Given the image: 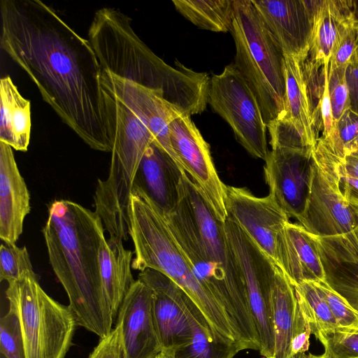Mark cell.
<instances>
[{
    "label": "cell",
    "instance_id": "6da1fadb",
    "mask_svg": "<svg viewBox=\"0 0 358 358\" xmlns=\"http://www.w3.org/2000/svg\"><path fill=\"white\" fill-rule=\"evenodd\" d=\"M0 13L1 49L88 146L111 152L101 68L89 41L39 0H1Z\"/></svg>",
    "mask_w": 358,
    "mask_h": 358
},
{
    "label": "cell",
    "instance_id": "7a4b0ae2",
    "mask_svg": "<svg viewBox=\"0 0 358 358\" xmlns=\"http://www.w3.org/2000/svg\"><path fill=\"white\" fill-rule=\"evenodd\" d=\"M162 214L197 278L226 313L238 342L245 350L259 351L245 282L223 222L186 172L180 179L176 208Z\"/></svg>",
    "mask_w": 358,
    "mask_h": 358
},
{
    "label": "cell",
    "instance_id": "3957f363",
    "mask_svg": "<svg viewBox=\"0 0 358 358\" xmlns=\"http://www.w3.org/2000/svg\"><path fill=\"white\" fill-rule=\"evenodd\" d=\"M42 233L50 264L67 294L77 324L105 338L115 320L99 271V248L105 238L101 218L74 201L56 200L48 206Z\"/></svg>",
    "mask_w": 358,
    "mask_h": 358
},
{
    "label": "cell",
    "instance_id": "277c9868",
    "mask_svg": "<svg viewBox=\"0 0 358 358\" xmlns=\"http://www.w3.org/2000/svg\"><path fill=\"white\" fill-rule=\"evenodd\" d=\"M129 219V236L134 246L131 268L140 272L151 268L166 275L186 293L217 334L238 343L226 313L197 278L162 214L144 193L134 188Z\"/></svg>",
    "mask_w": 358,
    "mask_h": 358
},
{
    "label": "cell",
    "instance_id": "5b68a950",
    "mask_svg": "<svg viewBox=\"0 0 358 358\" xmlns=\"http://www.w3.org/2000/svg\"><path fill=\"white\" fill-rule=\"evenodd\" d=\"M234 64L257 97L267 126L285 109L284 55L251 0H234Z\"/></svg>",
    "mask_w": 358,
    "mask_h": 358
},
{
    "label": "cell",
    "instance_id": "8992f818",
    "mask_svg": "<svg viewBox=\"0 0 358 358\" xmlns=\"http://www.w3.org/2000/svg\"><path fill=\"white\" fill-rule=\"evenodd\" d=\"M88 39L101 69L152 90L168 82L170 66L142 41L132 29L131 19L120 10H96Z\"/></svg>",
    "mask_w": 358,
    "mask_h": 358
},
{
    "label": "cell",
    "instance_id": "52a82bcc",
    "mask_svg": "<svg viewBox=\"0 0 358 358\" xmlns=\"http://www.w3.org/2000/svg\"><path fill=\"white\" fill-rule=\"evenodd\" d=\"M8 285L6 296L20 321L26 358H64L78 325L70 307L50 297L34 272Z\"/></svg>",
    "mask_w": 358,
    "mask_h": 358
},
{
    "label": "cell",
    "instance_id": "ba28073f",
    "mask_svg": "<svg viewBox=\"0 0 358 358\" xmlns=\"http://www.w3.org/2000/svg\"><path fill=\"white\" fill-rule=\"evenodd\" d=\"M113 136L108 177L97 187L106 199L117 203L129 200L135 175L143 156L155 138L131 106L101 82Z\"/></svg>",
    "mask_w": 358,
    "mask_h": 358
},
{
    "label": "cell",
    "instance_id": "9c48e42d",
    "mask_svg": "<svg viewBox=\"0 0 358 358\" xmlns=\"http://www.w3.org/2000/svg\"><path fill=\"white\" fill-rule=\"evenodd\" d=\"M340 161L319 138L312 155L308 193L299 220L311 235L335 236L348 233L357 225L348 198L340 187Z\"/></svg>",
    "mask_w": 358,
    "mask_h": 358
},
{
    "label": "cell",
    "instance_id": "30bf717a",
    "mask_svg": "<svg viewBox=\"0 0 358 358\" xmlns=\"http://www.w3.org/2000/svg\"><path fill=\"white\" fill-rule=\"evenodd\" d=\"M228 217L238 224L293 283L298 275L287 230L289 217L271 195L257 197L244 187L226 185Z\"/></svg>",
    "mask_w": 358,
    "mask_h": 358
},
{
    "label": "cell",
    "instance_id": "8fae6325",
    "mask_svg": "<svg viewBox=\"0 0 358 358\" xmlns=\"http://www.w3.org/2000/svg\"><path fill=\"white\" fill-rule=\"evenodd\" d=\"M208 103L229 124L247 152L265 161L270 152L267 126L257 97L234 63L210 77Z\"/></svg>",
    "mask_w": 358,
    "mask_h": 358
},
{
    "label": "cell",
    "instance_id": "7c38bea8",
    "mask_svg": "<svg viewBox=\"0 0 358 358\" xmlns=\"http://www.w3.org/2000/svg\"><path fill=\"white\" fill-rule=\"evenodd\" d=\"M224 229L241 268L259 339L260 355L271 358L275 340L273 290L275 264L236 222L227 217Z\"/></svg>",
    "mask_w": 358,
    "mask_h": 358
},
{
    "label": "cell",
    "instance_id": "4fadbf2b",
    "mask_svg": "<svg viewBox=\"0 0 358 358\" xmlns=\"http://www.w3.org/2000/svg\"><path fill=\"white\" fill-rule=\"evenodd\" d=\"M169 131L172 148L184 170L200 188L217 219L224 222L228 217L226 185L217 173L208 143L189 115L176 117Z\"/></svg>",
    "mask_w": 358,
    "mask_h": 358
},
{
    "label": "cell",
    "instance_id": "5bb4252c",
    "mask_svg": "<svg viewBox=\"0 0 358 358\" xmlns=\"http://www.w3.org/2000/svg\"><path fill=\"white\" fill-rule=\"evenodd\" d=\"M138 280L153 292V313L162 350L175 352L190 343L195 320L186 293L166 275L151 268L141 271Z\"/></svg>",
    "mask_w": 358,
    "mask_h": 358
},
{
    "label": "cell",
    "instance_id": "9a60e30c",
    "mask_svg": "<svg viewBox=\"0 0 358 358\" xmlns=\"http://www.w3.org/2000/svg\"><path fill=\"white\" fill-rule=\"evenodd\" d=\"M313 150L278 148L265 160L264 174L271 195L288 217L299 222L308 193Z\"/></svg>",
    "mask_w": 358,
    "mask_h": 358
},
{
    "label": "cell",
    "instance_id": "2e32d148",
    "mask_svg": "<svg viewBox=\"0 0 358 358\" xmlns=\"http://www.w3.org/2000/svg\"><path fill=\"white\" fill-rule=\"evenodd\" d=\"M116 324L121 327L127 358H155L162 350L153 313V292L136 280L119 309Z\"/></svg>",
    "mask_w": 358,
    "mask_h": 358
},
{
    "label": "cell",
    "instance_id": "e0dca14e",
    "mask_svg": "<svg viewBox=\"0 0 358 358\" xmlns=\"http://www.w3.org/2000/svg\"><path fill=\"white\" fill-rule=\"evenodd\" d=\"M284 55L305 61L310 50L311 20L303 0H251Z\"/></svg>",
    "mask_w": 358,
    "mask_h": 358
},
{
    "label": "cell",
    "instance_id": "ac0fdd59",
    "mask_svg": "<svg viewBox=\"0 0 358 358\" xmlns=\"http://www.w3.org/2000/svg\"><path fill=\"white\" fill-rule=\"evenodd\" d=\"M169 153L155 141L146 149L134 180L132 189L144 193L163 214H170L179 201L182 173Z\"/></svg>",
    "mask_w": 358,
    "mask_h": 358
},
{
    "label": "cell",
    "instance_id": "d6986e66",
    "mask_svg": "<svg viewBox=\"0 0 358 358\" xmlns=\"http://www.w3.org/2000/svg\"><path fill=\"white\" fill-rule=\"evenodd\" d=\"M30 210V194L13 148L0 141V238L4 243H16Z\"/></svg>",
    "mask_w": 358,
    "mask_h": 358
},
{
    "label": "cell",
    "instance_id": "ffe728a7",
    "mask_svg": "<svg viewBox=\"0 0 358 358\" xmlns=\"http://www.w3.org/2000/svg\"><path fill=\"white\" fill-rule=\"evenodd\" d=\"M302 61L284 55L285 101L281 118L292 124L303 138L307 146L314 150L317 140L315 110L304 76Z\"/></svg>",
    "mask_w": 358,
    "mask_h": 358
},
{
    "label": "cell",
    "instance_id": "44dd1931",
    "mask_svg": "<svg viewBox=\"0 0 358 358\" xmlns=\"http://www.w3.org/2000/svg\"><path fill=\"white\" fill-rule=\"evenodd\" d=\"M311 20L308 59L319 67L329 65L341 23L352 17V1H304ZM353 18V17H352Z\"/></svg>",
    "mask_w": 358,
    "mask_h": 358
},
{
    "label": "cell",
    "instance_id": "7402d4cb",
    "mask_svg": "<svg viewBox=\"0 0 358 358\" xmlns=\"http://www.w3.org/2000/svg\"><path fill=\"white\" fill-rule=\"evenodd\" d=\"M134 252L126 249L123 241L102 240L99 248V271L102 288L116 322L117 313L124 298L135 282L131 273Z\"/></svg>",
    "mask_w": 358,
    "mask_h": 358
},
{
    "label": "cell",
    "instance_id": "603a6c76",
    "mask_svg": "<svg viewBox=\"0 0 358 358\" xmlns=\"http://www.w3.org/2000/svg\"><path fill=\"white\" fill-rule=\"evenodd\" d=\"M0 141L26 152L31 135V104L9 76L0 80Z\"/></svg>",
    "mask_w": 358,
    "mask_h": 358
},
{
    "label": "cell",
    "instance_id": "cb8c5ba5",
    "mask_svg": "<svg viewBox=\"0 0 358 358\" xmlns=\"http://www.w3.org/2000/svg\"><path fill=\"white\" fill-rule=\"evenodd\" d=\"M301 313L294 287L286 274L275 266L273 290L275 346L271 358H290L292 341Z\"/></svg>",
    "mask_w": 358,
    "mask_h": 358
},
{
    "label": "cell",
    "instance_id": "d4e9b609",
    "mask_svg": "<svg viewBox=\"0 0 358 358\" xmlns=\"http://www.w3.org/2000/svg\"><path fill=\"white\" fill-rule=\"evenodd\" d=\"M176 9L196 27L215 32L230 31L234 0H173Z\"/></svg>",
    "mask_w": 358,
    "mask_h": 358
},
{
    "label": "cell",
    "instance_id": "484cf974",
    "mask_svg": "<svg viewBox=\"0 0 358 358\" xmlns=\"http://www.w3.org/2000/svg\"><path fill=\"white\" fill-rule=\"evenodd\" d=\"M294 287L299 308L315 338L338 327L326 300L311 280H303Z\"/></svg>",
    "mask_w": 358,
    "mask_h": 358
},
{
    "label": "cell",
    "instance_id": "4316f807",
    "mask_svg": "<svg viewBox=\"0 0 358 358\" xmlns=\"http://www.w3.org/2000/svg\"><path fill=\"white\" fill-rule=\"evenodd\" d=\"M286 227L303 280H325L324 267L307 231L299 224L288 222Z\"/></svg>",
    "mask_w": 358,
    "mask_h": 358
},
{
    "label": "cell",
    "instance_id": "83f0119b",
    "mask_svg": "<svg viewBox=\"0 0 358 358\" xmlns=\"http://www.w3.org/2000/svg\"><path fill=\"white\" fill-rule=\"evenodd\" d=\"M245 350L240 343L213 339L196 322L192 341L174 352L175 358H234Z\"/></svg>",
    "mask_w": 358,
    "mask_h": 358
},
{
    "label": "cell",
    "instance_id": "f1b7e54d",
    "mask_svg": "<svg viewBox=\"0 0 358 358\" xmlns=\"http://www.w3.org/2000/svg\"><path fill=\"white\" fill-rule=\"evenodd\" d=\"M34 272L25 246L2 243L0 248V281L8 282Z\"/></svg>",
    "mask_w": 358,
    "mask_h": 358
},
{
    "label": "cell",
    "instance_id": "f546056e",
    "mask_svg": "<svg viewBox=\"0 0 358 358\" xmlns=\"http://www.w3.org/2000/svg\"><path fill=\"white\" fill-rule=\"evenodd\" d=\"M316 338L332 358H358V329L338 327Z\"/></svg>",
    "mask_w": 358,
    "mask_h": 358
},
{
    "label": "cell",
    "instance_id": "4dcf8cb0",
    "mask_svg": "<svg viewBox=\"0 0 358 358\" xmlns=\"http://www.w3.org/2000/svg\"><path fill=\"white\" fill-rule=\"evenodd\" d=\"M326 300L338 327L358 329V311L327 280H311Z\"/></svg>",
    "mask_w": 358,
    "mask_h": 358
},
{
    "label": "cell",
    "instance_id": "1f68e13d",
    "mask_svg": "<svg viewBox=\"0 0 358 358\" xmlns=\"http://www.w3.org/2000/svg\"><path fill=\"white\" fill-rule=\"evenodd\" d=\"M0 351L6 358H26L20 321L11 310L0 320Z\"/></svg>",
    "mask_w": 358,
    "mask_h": 358
},
{
    "label": "cell",
    "instance_id": "d6a6232c",
    "mask_svg": "<svg viewBox=\"0 0 358 358\" xmlns=\"http://www.w3.org/2000/svg\"><path fill=\"white\" fill-rule=\"evenodd\" d=\"M357 23L352 17L343 20L335 40L329 66L348 67L350 64L356 45Z\"/></svg>",
    "mask_w": 358,
    "mask_h": 358
},
{
    "label": "cell",
    "instance_id": "836d02e7",
    "mask_svg": "<svg viewBox=\"0 0 358 358\" xmlns=\"http://www.w3.org/2000/svg\"><path fill=\"white\" fill-rule=\"evenodd\" d=\"M347 68L329 66L328 90L336 122H338L345 111L350 108L349 88L346 79Z\"/></svg>",
    "mask_w": 358,
    "mask_h": 358
},
{
    "label": "cell",
    "instance_id": "e575fe53",
    "mask_svg": "<svg viewBox=\"0 0 358 358\" xmlns=\"http://www.w3.org/2000/svg\"><path fill=\"white\" fill-rule=\"evenodd\" d=\"M88 358H127L119 324H115L107 336L100 338Z\"/></svg>",
    "mask_w": 358,
    "mask_h": 358
},
{
    "label": "cell",
    "instance_id": "d590c367",
    "mask_svg": "<svg viewBox=\"0 0 358 358\" xmlns=\"http://www.w3.org/2000/svg\"><path fill=\"white\" fill-rule=\"evenodd\" d=\"M329 66H324V86L320 103V117L322 129L323 131L322 137L328 138L331 137L337 127L336 122L334 119L331 101L328 90V71Z\"/></svg>",
    "mask_w": 358,
    "mask_h": 358
},
{
    "label": "cell",
    "instance_id": "8d00e7d4",
    "mask_svg": "<svg viewBox=\"0 0 358 358\" xmlns=\"http://www.w3.org/2000/svg\"><path fill=\"white\" fill-rule=\"evenodd\" d=\"M336 124L345 150L349 143L358 137V115L348 108L336 122Z\"/></svg>",
    "mask_w": 358,
    "mask_h": 358
},
{
    "label": "cell",
    "instance_id": "74e56055",
    "mask_svg": "<svg viewBox=\"0 0 358 358\" xmlns=\"http://www.w3.org/2000/svg\"><path fill=\"white\" fill-rule=\"evenodd\" d=\"M346 79L349 88L350 109L358 115V65H348Z\"/></svg>",
    "mask_w": 358,
    "mask_h": 358
},
{
    "label": "cell",
    "instance_id": "f35d334b",
    "mask_svg": "<svg viewBox=\"0 0 358 358\" xmlns=\"http://www.w3.org/2000/svg\"><path fill=\"white\" fill-rule=\"evenodd\" d=\"M342 170L350 176L358 178V155L350 154L340 162Z\"/></svg>",
    "mask_w": 358,
    "mask_h": 358
},
{
    "label": "cell",
    "instance_id": "ab89813d",
    "mask_svg": "<svg viewBox=\"0 0 358 358\" xmlns=\"http://www.w3.org/2000/svg\"><path fill=\"white\" fill-rule=\"evenodd\" d=\"M350 154L358 155V137L349 143L345 148V157Z\"/></svg>",
    "mask_w": 358,
    "mask_h": 358
},
{
    "label": "cell",
    "instance_id": "60d3db41",
    "mask_svg": "<svg viewBox=\"0 0 358 358\" xmlns=\"http://www.w3.org/2000/svg\"><path fill=\"white\" fill-rule=\"evenodd\" d=\"M356 23H357L356 45H355V52H354L350 64L358 65V22H356Z\"/></svg>",
    "mask_w": 358,
    "mask_h": 358
},
{
    "label": "cell",
    "instance_id": "b9f144b4",
    "mask_svg": "<svg viewBox=\"0 0 358 358\" xmlns=\"http://www.w3.org/2000/svg\"><path fill=\"white\" fill-rule=\"evenodd\" d=\"M352 14L355 22H358V1H352Z\"/></svg>",
    "mask_w": 358,
    "mask_h": 358
},
{
    "label": "cell",
    "instance_id": "7bdbcfd3",
    "mask_svg": "<svg viewBox=\"0 0 358 358\" xmlns=\"http://www.w3.org/2000/svg\"><path fill=\"white\" fill-rule=\"evenodd\" d=\"M155 358H175L174 352L162 350Z\"/></svg>",
    "mask_w": 358,
    "mask_h": 358
},
{
    "label": "cell",
    "instance_id": "ee69618b",
    "mask_svg": "<svg viewBox=\"0 0 358 358\" xmlns=\"http://www.w3.org/2000/svg\"><path fill=\"white\" fill-rule=\"evenodd\" d=\"M303 358H332L331 356H329L327 353L324 352L323 354L315 355H313L312 353H309L308 355H306Z\"/></svg>",
    "mask_w": 358,
    "mask_h": 358
}]
</instances>
